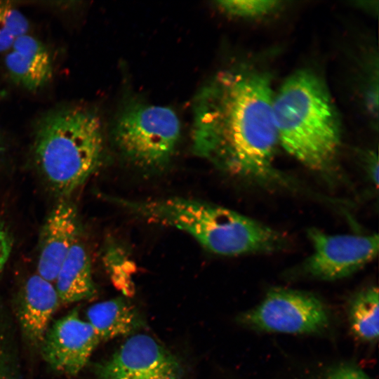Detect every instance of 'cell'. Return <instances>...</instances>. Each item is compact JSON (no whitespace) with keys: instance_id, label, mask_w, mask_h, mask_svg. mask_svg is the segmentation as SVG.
Returning a JSON list of instances; mask_svg holds the SVG:
<instances>
[{"instance_id":"obj_12","label":"cell","mask_w":379,"mask_h":379,"mask_svg":"<svg viewBox=\"0 0 379 379\" xmlns=\"http://www.w3.org/2000/svg\"><path fill=\"white\" fill-rule=\"evenodd\" d=\"M4 64L11 80L29 91L43 88L53 76L48 49L28 33L18 38L6 53Z\"/></svg>"},{"instance_id":"obj_18","label":"cell","mask_w":379,"mask_h":379,"mask_svg":"<svg viewBox=\"0 0 379 379\" xmlns=\"http://www.w3.org/2000/svg\"><path fill=\"white\" fill-rule=\"evenodd\" d=\"M11 250V237L5 227L0 222V272L6 265Z\"/></svg>"},{"instance_id":"obj_4","label":"cell","mask_w":379,"mask_h":379,"mask_svg":"<svg viewBox=\"0 0 379 379\" xmlns=\"http://www.w3.org/2000/svg\"><path fill=\"white\" fill-rule=\"evenodd\" d=\"M104 148L100 117L86 109L71 108L43 120L36 132L34 157L52 189L67 195L98 168Z\"/></svg>"},{"instance_id":"obj_10","label":"cell","mask_w":379,"mask_h":379,"mask_svg":"<svg viewBox=\"0 0 379 379\" xmlns=\"http://www.w3.org/2000/svg\"><path fill=\"white\" fill-rule=\"evenodd\" d=\"M79 222L74 206L62 201L48 216L42 228L37 274L54 284L59 268L78 240Z\"/></svg>"},{"instance_id":"obj_17","label":"cell","mask_w":379,"mask_h":379,"mask_svg":"<svg viewBox=\"0 0 379 379\" xmlns=\"http://www.w3.org/2000/svg\"><path fill=\"white\" fill-rule=\"evenodd\" d=\"M218 6L230 15L242 18L265 15L274 11L280 4L273 0L218 1Z\"/></svg>"},{"instance_id":"obj_20","label":"cell","mask_w":379,"mask_h":379,"mask_svg":"<svg viewBox=\"0 0 379 379\" xmlns=\"http://www.w3.org/2000/svg\"><path fill=\"white\" fill-rule=\"evenodd\" d=\"M366 159V168L368 175L373 184L378 187V159L377 154L371 152Z\"/></svg>"},{"instance_id":"obj_11","label":"cell","mask_w":379,"mask_h":379,"mask_svg":"<svg viewBox=\"0 0 379 379\" xmlns=\"http://www.w3.org/2000/svg\"><path fill=\"white\" fill-rule=\"evenodd\" d=\"M60 304L53 283L37 273L28 278L21 291L18 317L22 331L29 341L41 343Z\"/></svg>"},{"instance_id":"obj_15","label":"cell","mask_w":379,"mask_h":379,"mask_svg":"<svg viewBox=\"0 0 379 379\" xmlns=\"http://www.w3.org/2000/svg\"><path fill=\"white\" fill-rule=\"evenodd\" d=\"M379 295L376 286H370L358 293L349 307L351 331L359 340L372 343L379 333Z\"/></svg>"},{"instance_id":"obj_8","label":"cell","mask_w":379,"mask_h":379,"mask_svg":"<svg viewBox=\"0 0 379 379\" xmlns=\"http://www.w3.org/2000/svg\"><path fill=\"white\" fill-rule=\"evenodd\" d=\"M98 379H182L177 358L146 334H135L95 368Z\"/></svg>"},{"instance_id":"obj_6","label":"cell","mask_w":379,"mask_h":379,"mask_svg":"<svg viewBox=\"0 0 379 379\" xmlns=\"http://www.w3.org/2000/svg\"><path fill=\"white\" fill-rule=\"evenodd\" d=\"M239 320L257 331L302 334L322 331L328 318L324 305L313 294L275 288L254 308L240 315Z\"/></svg>"},{"instance_id":"obj_9","label":"cell","mask_w":379,"mask_h":379,"mask_svg":"<svg viewBox=\"0 0 379 379\" xmlns=\"http://www.w3.org/2000/svg\"><path fill=\"white\" fill-rule=\"evenodd\" d=\"M100 342L91 324L74 310L48 328L41 344L44 357L52 368L73 376L86 365Z\"/></svg>"},{"instance_id":"obj_5","label":"cell","mask_w":379,"mask_h":379,"mask_svg":"<svg viewBox=\"0 0 379 379\" xmlns=\"http://www.w3.org/2000/svg\"><path fill=\"white\" fill-rule=\"evenodd\" d=\"M181 134L175 112L142 102L127 105L117 117L113 140L121 155L147 171L164 168L174 156Z\"/></svg>"},{"instance_id":"obj_14","label":"cell","mask_w":379,"mask_h":379,"mask_svg":"<svg viewBox=\"0 0 379 379\" xmlns=\"http://www.w3.org/2000/svg\"><path fill=\"white\" fill-rule=\"evenodd\" d=\"M86 318L100 341L133 334L143 326L137 310L122 298L91 305L86 312Z\"/></svg>"},{"instance_id":"obj_21","label":"cell","mask_w":379,"mask_h":379,"mask_svg":"<svg viewBox=\"0 0 379 379\" xmlns=\"http://www.w3.org/2000/svg\"><path fill=\"white\" fill-rule=\"evenodd\" d=\"M0 379H1V378H0Z\"/></svg>"},{"instance_id":"obj_19","label":"cell","mask_w":379,"mask_h":379,"mask_svg":"<svg viewBox=\"0 0 379 379\" xmlns=\"http://www.w3.org/2000/svg\"><path fill=\"white\" fill-rule=\"evenodd\" d=\"M326 379H369V378L357 368L342 366L331 373Z\"/></svg>"},{"instance_id":"obj_1","label":"cell","mask_w":379,"mask_h":379,"mask_svg":"<svg viewBox=\"0 0 379 379\" xmlns=\"http://www.w3.org/2000/svg\"><path fill=\"white\" fill-rule=\"evenodd\" d=\"M274 95L263 74L233 69L216 74L194 98V152L234 175L284 180L272 163L279 144Z\"/></svg>"},{"instance_id":"obj_7","label":"cell","mask_w":379,"mask_h":379,"mask_svg":"<svg viewBox=\"0 0 379 379\" xmlns=\"http://www.w3.org/2000/svg\"><path fill=\"white\" fill-rule=\"evenodd\" d=\"M312 252L301 270L313 278L332 281L347 277L373 260L378 253L377 234H329L317 228L307 230Z\"/></svg>"},{"instance_id":"obj_13","label":"cell","mask_w":379,"mask_h":379,"mask_svg":"<svg viewBox=\"0 0 379 379\" xmlns=\"http://www.w3.org/2000/svg\"><path fill=\"white\" fill-rule=\"evenodd\" d=\"M54 285L60 303L87 300L95 293L89 255L77 240L59 268Z\"/></svg>"},{"instance_id":"obj_3","label":"cell","mask_w":379,"mask_h":379,"mask_svg":"<svg viewBox=\"0 0 379 379\" xmlns=\"http://www.w3.org/2000/svg\"><path fill=\"white\" fill-rule=\"evenodd\" d=\"M273 114L279 145L307 168L331 176L340 133L323 81L308 70L293 74L274 95Z\"/></svg>"},{"instance_id":"obj_2","label":"cell","mask_w":379,"mask_h":379,"mask_svg":"<svg viewBox=\"0 0 379 379\" xmlns=\"http://www.w3.org/2000/svg\"><path fill=\"white\" fill-rule=\"evenodd\" d=\"M112 201L149 222L182 230L211 252L222 255L273 252L287 244L280 232L204 201L180 197L142 201L115 197Z\"/></svg>"},{"instance_id":"obj_16","label":"cell","mask_w":379,"mask_h":379,"mask_svg":"<svg viewBox=\"0 0 379 379\" xmlns=\"http://www.w3.org/2000/svg\"><path fill=\"white\" fill-rule=\"evenodd\" d=\"M26 16L8 1H0V53H6L20 36L28 33Z\"/></svg>"}]
</instances>
